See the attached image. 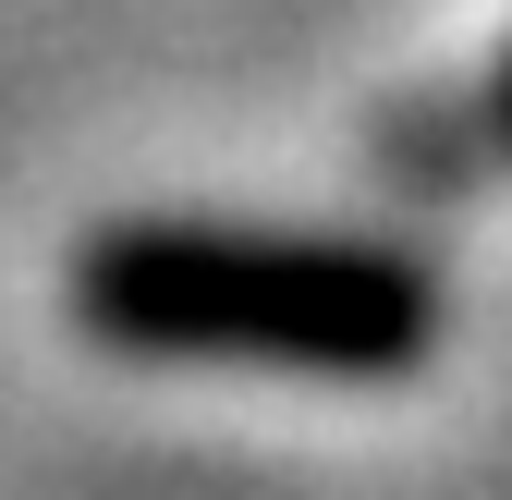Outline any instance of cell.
Wrapping results in <instances>:
<instances>
[{
  "label": "cell",
  "instance_id": "cell-1",
  "mask_svg": "<svg viewBox=\"0 0 512 500\" xmlns=\"http://www.w3.org/2000/svg\"><path fill=\"white\" fill-rule=\"evenodd\" d=\"M61 305L122 366H244V379H330V391H403L439 366V330H452L439 269L391 232L196 220V208L74 232Z\"/></svg>",
  "mask_w": 512,
  "mask_h": 500
},
{
  "label": "cell",
  "instance_id": "cell-2",
  "mask_svg": "<svg viewBox=\"0 0 512 500\" xmlns=\"http://www.w3.org/2000/svg\"><path fill=\"white\" fill-rule=\"evenodd\" d=\"M476 135H488V159H512V61H500V86L476 98Z\"/></svg>",
  "mask_w": 512,
  "mask_h": 500
}]
</instances>
